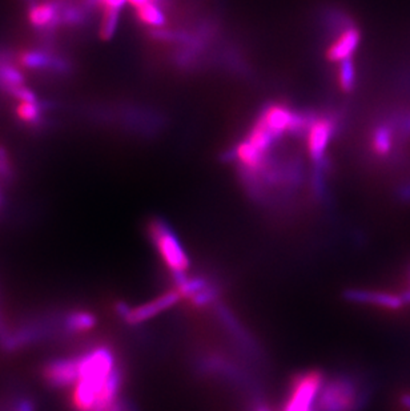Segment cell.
<instances>
[{"label": "cell", "mask_w": 410, "mask_h": 411, "mask_svg": "<svg viewBox=\"0 0 410 411\" xmlns=\"http://www.w3.org/2000/svg\"><path fill=\"white\" fill-rule=\"evenodd\" d=\"M317 411H361L368 402L367 389L349 375L325 380L318 393Z\"/></svg>", "instance_id": "obj_1"}, {"label": "cell", "mask_w": 410, "mask_h": 411, "mask_svg": "<svg viewBox=\"0 0 410 411\" xmlns=\"http://www.w3.org/2000/svg\"><path fill=\"white\" fill-rule=\"evenodd\" d=\"M148 235L171 273H186L189 257L171 225L154 217L148 223Z\"/></svg>", "instance_id": "obj_2"}, {"label": "cell", "mask_w": 410, "mask_h": 411, "mask_svg": "<svg viewBox=\"0 0 410 411\" xmlns=\"http://www.w3.org/2000/svg\"><path fill=\"white\" fill-rule=\"evenodd\" d=\"M324 374L309 370L296 375L289 391V398L283 411H313V405L324 385Z\"/></svg>", "instance_id": "obj_3"}, {"label": "cell", "mask_w": 410, "mask_h": 411, "mask_svg": "<svg viewBox=\"0 0 410 411\" xmlns=\"http://www.w3.org/2000/svg\"><path fill=\"white\" fill-rule=\"evenodd\" d=\"M180 301H182V296L179 294L176 289H172V290H168L164 294L159 296L157 299L145 302L143 305H139L136 308L130 306L123 319L128 325H140L143 322L157 317L165 310L174 308V305H177Z\"/></svg>", "instance_id": "obj_4"}, {"label": "cell", "mask_w": 410, "mask_h": 411, "mask_svg": "<svg viewBox=\"0 0 410 411\" xmlns=\"http://www.w3.org/2000/svg\"><path fill=\"white\" fill-rule=\"evenodd\" d=\"M80 377V357L50 361L43 369L44 380L56 389L75 386Z\"/></svg>", "instance_id": "obj_5"}, {"label": "cell", "mask_w": 410, "mask_h": 411, "mask_svg": "<svg viewBox=\"0 0 410 411\" xmlns=\"http://www.w3.org/2000/svg\"><path fill=\"white\" fill-rule=\"evenodd\" d=\"M335 122L327 117L317 119L310 127L308 132V152L315 164L325 159V152L328 149L332 136L335 134Z\"/></svg>", "instance_id": "obj_6"}, {"label": "cell", "mask_w": 410, "mask_h": 411, "mask_svg": "<svg viewBox=\"0 0 410 411\" xmlns=\"http://www.w3.org/2000/svg\"><path fill=\"white\" fill-rule=\"evenodd\" d=\"M344 299L354 304H368L390 310H399L405 305L401 294L365 289H348L344 292Z\"/></svg>", "instance_id": "obj_7"}, {"label": "cell", "mask_w": 410, "mask_h": 411, "mask_svg": "<svg viewBox=\"0 0 410 411\" xmlns=\"http://www.w3.org/2000/svg\"><path fill=\"white\" fill-rule=\"evenodd\" d=\"M215 308L216 316L219 317L220 322L223 324V326L228 330V333H229L233 338L236 339L238 345H240L243 349L246 350L249 354L258 356L256 342L251 338V336L248 334V331L238 324V321L235 319V316H233L223 304H220V302H216Z\"/></svg>", "instance_id": "obj_8"}, {"label": "cell", "mask_w": 410, "mask_h": 411, "mask_svg": "<svg viewBox=\"0 0 410 411\" xmlns=\"http://www.w3.org/2000/svg\"><path fill=\"white\" fill-rule=\"evenodd\" d=\"M361 41V33L356 27H347L340 33L339 38L333 41L327 51L329 62H342L352 58L359 47Z\"/></svg>", "instance_id": "obj_9"}, {"label": "cell", "mask_w": 410, "mask_h": 411, "mask_svg": "<svg viewBox=\"0 0 410 411\" xmlns=\"http://www.w3.org/2000/svg\"><path fill=\"white\" fill-rule=\"evenodd\" d=\"M98 325L96 316L87 310H72L62 319V328L68 334H82Z\"/></svg>", "instance_id": "obj_10"}, {"label": "cell", "mask_w": 410, "mask_h": 411, "mask_svg": "<svg viewBox=\"0 0 410 411\" xmlns=\"http://www.w3.org/2000/svg\"><path fill=\"white\" fill-rule=\"evenodd\" d=\"M393 124L382 123L374 127L372 132V151L379 157H385L390 154L393 148Z\"/></svg>", "instance_id": "obj_11"}, {"label": "cell", "mask_w": 410, "mask_h": 411, "mask_svg": "<svg viewBox=\"0 0 410 411\" xmlns=\"http://www.w3.org/2000/svg\"><path fill=\"white\" fill-rule=\"evenodd\" d=\"M21 63H23V65H26L27 68H31V70L52 68V70H55V71H63V73L68 70L67 63L63 62V60H58V59H53L50 55H47V53H44V52H27V53L23 55Z\"/></svg>", "instance_id": "obj_12"}, {"label": "cell", "mask_w": 410, "mask_h": 411, "mask_svg": "<svg viewBox=\"0 0 410 411\" xmlns=\"http://www.w3.org/2000/svg\"><path fill=\"white\" fill-rule=\"evenodd\" d=\"M59 19V9L55 3L36 4L30 11V21L35 27H48Z\"/></svg>", "instance_id": "obj_13"}, {"label": "cell", "mask_w": 410, "mask_h": 411, "mask_svg": "<svg viewBox=\"0 0 410 411\" xmlns=\"http://www.w3.org/2000/svg\"><path fill=\"white\" fill-rule=\"evenodd\" d=\"M137 18L152 28H163L167 23V16L162 9V4L154 1H149L143 7L137 9Z\"/></svg>", "instance_id": "obj_14"}, {"label": "cell", "mask_w": 410, "mask_h": 411, "mask_svg": "<svg viewBox=\"0 0 410 411\" xmlns=\"http://www.w3.org/2000/svg\"><path fill=\"white\" fill-rule=\"evenodd\" d=\"M357 73H356V64L353 62V58H348L342 62H340L339 67V84L344 92H352L356 87Z\"/></svg>", "instance_id": "obj_15"}, {"label": "cell", "mask_w": 410, "mask_h": 411, "mask_svg": "<svg viewBox=\"0 0 410 411\" xmlns=\"http://www.w3.org/2000/svg\"><path fill=\"white\" fill-rule=\"evenodd\" d=\"M217 297H219V290H217L215 285L209 284L206 288L203 289L199 293H196L195 296H192L191 299H188V302L194 308H206V306L215 305L216 302H217Z\"/></svg>", "instance_id": "obj_16"}, {"label": "cell", "mask_w": 410, "mask_h": 411, "mask_svg": "<svg viewBox=\"0 0 410 411\" xmlns=\"http://www.w3.org/2000/svg\"><path fill=\"white\" fill-rule=\"evenodd\" d=\"M119 19H120V10H105L100 28L102 39L108 41L112 38L119 27Z\"/></svg>", "instance_id": "obj_17"}, {"label": "cell", "mask_w": 410, "mask_h": 411, "mask_svg": "<svg viewBox=\"0 0 410 411\" xmlns=\"http://www.w3.org/2000/svg\"><path fill=\"white\" fill-rule=\"evenodd\" d=\"M18 114L24 122L36 123L41 119V108L38 103H21L18 108Z\"/></svg>", "instance_id": "obj_18"}, {"label": "cell", "mask_w": 410, "mask_h": 411, "mask_svg": "<svg viewBox=\"0 0 410 411\" xmlns=\"http://www.w3.org/2000/svg\"><path fill=\"white\" fill-rule=\"evenodd\" d=\"M0 78L10 87H18L24 82V76L21 75V73L11 65H4L0 68Z\"/></svg>", "instance_id": "obj_19"}, {"label": "cell", "mask_w": 410, "mask_h": 411, "mask_svg": "<svg viewBox=\"0 0 410 411\" xmlns=\"http://www.w3.org/2000/svg\"><path fill=\"white\" fill-rule=\"evenodd\" d=\"M10 91L12 95H15L21 100V103H35L36 102L35 93L30 91V90H27V88H24V87H21V85L11 87Z\"/></svg>", "instance_id": "obj_20"}, {"label": "cell", "mask_w": 410, "mask_h": 411, "mask_svg": "<svg viewBox=\"0 0 410 411\" xmlns=\"http://www.w3.org/2000/svg\"><path fill=\"white\" fill-rule=\"evenodd\" d=\"M397 124L396 127L400 129L401 136L404 137H410V111L409 112L401 113L400 116L397 117V120L393 122Z\"/></svg>", "instance_id": "obj_21"}, {"label": "cell", "mask_w": 410, "mask_h": 411, "mask_svg": "<svg viewBox=\"0 0 410 411\" xmlns=\"http://www.w3.org/2000/svg\"><path fill=\"white\" fill-rule=\"evenodd\" d=\"M63 19L67 23L78 24L79 21H82L83 16L80 11L78 10V9H67L63 14Z\"/></svg>", "instance_id": "obj_22"}, {"label": "cell", "mask_w": 410, "mask_h": 411, "mask_svg": "<svg viewBox=\"0 0 410 411\" xmlns=\"http://www.w3.org/2000/svg\"><path fill=\"white\" fill-rule=\"evenodd\" d=\"M10 176L11 169L7 154L3 148H0V177H10Z\"/></svg>", "instance_id": "obj_23"}, {"label": "cell", "mask_w": 410, "mask_h": 411, "mask_svg": "<svg viewBox=\"0 0 410 411\" xmlns=\"http://www.w3.org/2000/svg\"><path fill=\"white\" fill-rule=\"evenodd\" d=\"M102 3L105 6V10H122L128 0H102Z\"/></svg>", "instance_id": "obj_24"}, {"label": "cell", "mask_w": 410, "mask_h": 411, "mask_svg": "<svg viewBox=\"0 0 410 411\" xmlns=\"http://www.w3.org/2000/svg\"><path fill=\"white\" fill-rule=\"evenodd\" d=\"M36 407H35V403L30 401V400H21L15 405L14 410L12 411H35Z\"/></svg>", "instance_id": "obj_25"}, {"label": "cell", "mask_w": 410, "mask_h": 411, "mask_svg": "<svg viewBox=\"0 0 410 411\" xmlns=\"http://www.w3.org/2000/svg\"><path fill=\"white\" fill-rule=\"evenodd\" d=\"M399 197L400 200H404V201H410V183L406 184V186H402L400 191H399Z\"/></svg>", "instance_id": "obj_26"}, {"label": "cell", "mask_w": 410, "mask_h": 411, "mask_svg": "<svg viewBox=\"0 0 410 411\" xmlns=\"http://www.w3.org/2000/svg\"><path fill=\"white\" fill-rule=\"evenodd\" d=\"M149 1H151V0H128V3H130L131 6H134L136 10L140 9V7H143V6H145V4L149 3Z\"/></svg>", "instance_id": "obj_27"}, {"label": "cell", "mask_w": 410, "mask_h": 411, "mask_svg": "<svg viewBox=\"0 0 410 411\" xmlns=\"http://www.w3.org/2000/svg\"><path fill=\"white\" fill-rule=\"evenodd\" d=\"M0 206H1V195H0Z\"/></svg>", "instance_id": "obj_28"}]
</instances>
